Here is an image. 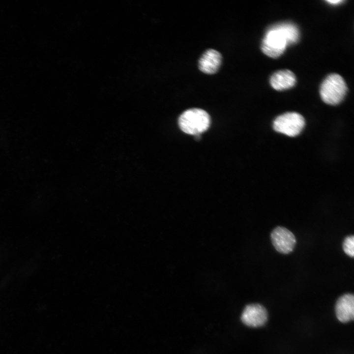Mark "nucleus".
Here are the masks:
<instances>
[{
  "label": "nucleus",
  "mask_w": 354,
  "mask_h": 354,
  "mask_svg": "<svg viewBox=\"0 0 354 354\" xmlns=\"http://www.w3.org/2000/svg\"><path fill=\"white\" fill-rule=\"evenodd\" d=\"M348 88L344 79L340 75H328L322 82L320 89L322 99L331 105L340 103L346 94Z\"/></svg>",
  "instance_id": "3"
},
{
  "label": "nucleus",
  "mask_w": 354,
  "mask_h": 354,
  "mask_svg": "<svg viewBox=\"0 0 354 354\" xmlns=\"http://www.w3.org/2000/svg\"><path fill=\"white\" fill-rule=\"evenodd\" d=\"M305 124L303 117L296 112H288L276 118L273 124L275 131L295 137L302 131Z\"/></svg>",
  "instance_id": "4"
},
{
  "label": "nucleus",
  "mask_w": 354,
  "mask_h": 354,
  "mask_svg": "<svg viewBox=\"0 0 354 354\" xmlns=\"http://www.w3.org/2000/svg\"><path fill=\"white\" fill-rule=\"evenodd\" d=\"M270 237L276 250L284 254L292 252L296 243L294 235L283 227L279 226L274 229L271 233Z\"/></svg>",
  "instance_id": "5"
},
{
  "label": "nucleus",
  "mask_w": 354,
  "mask_h": 354,
  "mask_svg": "<svg viewBox=\"0 0 354 354\" xmlns=\"http://www.w3.org/2000/svg\"><path fill=\"white\" fill-rule=\"evenodd\" d=\"M296 83L294 73L290 70L284 69L274 73L270 78L271 87L277 90H282L292 88Z\"/></svg>",
  "instance_id": "9"
},
{
  "label": "nucleus",
  "mask_w": 354,
  "mask_h": 354,
  "mask_svg": "<svg viewBox=\"0 0 354 354\" xmlns=\"http://www.w3.org/2000/svg\"><path fill=\"white\" fill-rule=\"evenodd\" d=\"M178 123L179 128L184 133L197 135L208 128L210 118L205 110L192 108L186 110L180 115Z\"/></svg>",
  "instance_id": "2"
},
{
  "label": "nucleus",
  "mask_w": 354,
  "mask_h": 354,
  "mask_svg": "<svg viewBox=\"0 0 354 354\" xmlns=\"http://www.w3.org/2000/svg\"><path fill=\"white\" fill-rule=\"evenodd\" d=\"M267 320L266 308L259 304H250L245 306L241 315V321L246 325L258 327L264 325Z\"/></svg>",
  "instance_id": "6"
},
{
  "label": "nucleus",
  "mask_w": 354,
  "mask_h": 354,
  "mask_svg": "<svg viewBox=\"0 0 354 354\" xmlns=\"http://www.w3.org/2000/svg\"><path fill=\"white\" fill-rule=\"evenodd\" d=\"M335 314L338 320L343 323L354 320V297L353 294H347L340 296L336 301Z\"/></svg>",
  "instance_id": "7"
},
{
  "label": "nucleus",
  "mask_w": 354,
  "mask_h": 354,
  "mask_svg": "<svg viewBox=\"0 0 354 354\" xmlns=\"http://www.w3.org/2000/svg\"><path fill=\"white\" fill-rule=\"evenodd\" d=\"M299 30L294 24L284 22L271 26L267 30L261 44L263 52L275 58L281 56L288 45L296 43Z\"/></svg>",
  "instance_id": "1"
},
{
  "label": "nucleus",
  "mask_w": 354,
  "mask_h": 354,
  "mask_svg": "<svg viewBox=\"0 0 354 354\" xmlns=\"http://www.w3.org/2000/svg\"><path fill=\"white\" fill-rule=\"evenodd\" d=\"M222 59V56L219 52L212 49H208L199 59V68L206 74H214L220 68Z\"/></svg>",
  "instance_id": "8"
},
{
  "label": "nucleus",
  "mask_w": 354,
  "mask_h": 354,
  "mask_svg": "<svg viewBox=\"0 0 354 354\" xmlns=\"http://www.w3.org/2000/svg\"><path fill=\"white\" fill-rule=\"evenodd\" d=\"M344 252L349 256L353 258L354 256V236H349L345 237L343 243Z\"/></svg>",
  "instance_id": "10"
},
{
  "label": "nucleus",
  "mask_w": 354,
  "mask_h": 354,
  "mask_svg": "<svg viewBox=\"0 0 354 354\" xmlns=\"http://www.w3.org/2000/svg\"><path fill=\"white\" fill-rule=\"evenodd\" d=\"M327 2L331 4H338L343 2V0H327Z\"/></svg>",
  "instance_id": "11"
}]
</instances>
